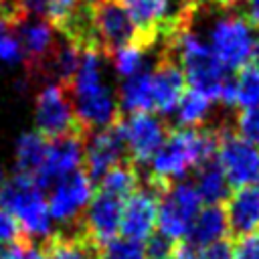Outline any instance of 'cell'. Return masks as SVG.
I'll use <instances>...</instances> for the list:
<instances>
[{
	"label": "cell",
	"instance_id": "cell-28",
	"mask_svg": "<svg viewBox=\"0 0 259 259\" xmlns=\"http://www.w3.org/2000/svg\"><path fill=\"white\" fill-rule=\"evenodd\" d=\"M235 132L243 140H247L251 144H259V105L243 107L241 111H237Z\"/></svg>",
	"mask_w": 259,
	"mask_h": 259
},
{
	"label": "cell",
	"instance_id": "cell-24",
	"mask_svg": "<svg viewBox=\"0 0 259 259\" xmlns=\"http://www.w3.org/2000/svg\"><path fill=\"white\" fill-rule=\"evenodd\" d=\"M172 259H235V241L219 239L210 245L196 247L186 241H178Z\"/></svg>",
	"mask_w": 259,
	"mask_h": 259
},
{
	"label": "cell",
	"instance_id": "cell-23",
	"mask_svg": "<svg viewBox=\"0 0 259 259\" xmlns=\"http://www.w3.org/2000/svg\"><path fill=\"white\" fill-rule=\"evenodd\" d=\"M210 105L212 101L206 99L204 95L196 93V91H186L178 105H176V121L184 127H200V125H206V119H208V113H210Z\"/></svg>",
	"mask_w": 259,
	"mask_h": 259
},
{
	"label": "cell",
	"instance_id": "cell-1",
	"mask_svg": "<svg viewBox=\"0 0 259 259\" xmlns=\"http://www.w3.org/2000/svg\"><path fill=\"white\" fill-rule=\"evenodd\" d=\"M217 125L170 130L164 144L148 162L150 172L144 184L152 186L162 194L172 182L182 178L188 170L212 158L217 154Z\"/></svg>",
	"mask_w": 259,
	"mask_h": 259
},
{
	"label": "cell",
	"instance_id": "cell-20",
	"mask_svg": "<svg viewBox=\"0 0 259 259\" xmlns=\"http://www.w3.org/2000/svg\"><path fill=\"white\" fill-rule=\"evenodd\" d=\"M194 170H196L194 188H196L200 200H204L208 204H221L223 200L229 198V182H227V176L217 160V154L212 158L204 160L202 164H198Z\"/></svg>",
	"mask_w": 259,
	"mask_h": 259
},
{
	"label": "cell",
	"instance_id": "cell-37",
	"mask_svg": "<svg viewBox=\"0 0 259 259\" xmlns=\"http://www.w3.org/2000/svg\"><path fill=\"white\" fill-rule=\"evenodd\" d=\"M2 186H4V170L0 168V188H2Z\"/></svg>",
	"mask_w": 259,
	"mask_h": 259
},
{
	"label": "cell",
	"instance_id": "cell-18",
	"mask_svg": "<svg viewBox=\"0 0 259 259\" xmlns=\"http://www.w3.org/2000/svg\"><path fill=\"white\" fill-rule=\"evenodd\" d=\"M227 231L229 225H227L225 208L221 204H208L198 210V214L188 227V233L184 235V241L196 247H204L223 239Z\"/></svg>",
	"mask_w": 259,
	"mask_h": 259
},
{
	"label": "cell",
	"instance_id": "cell-11",
	"mask_svg": "<svg viewBox=\"0 0 259 259\" xmlns=\"http://www.w3.org/2000/svg\"><path fill=\"white\" fill-rule=\"evenodd\" d=\"M121 130L125 136L130 160L138 168H142L164 144L170 125L166 123V119L154 117L150 113H130L127 117L121 115Z\"/></svg>",
	"mask_w": 259,
	"mask_h": 259
},
{
	"label": "cell",
	"instance_id": "cell-5",
	"mask_svg": "<svg viewBox=\"0 0 259 259\" xmlns=\"http://www.w3.org/2000/svg\"><path fill=\"white\" fill-rule=\"evenodd\" d=\"M257 36L253 34V26L239 14L221 16L210 30V51L217 61L227 69H243L253 55Z\"/></svg>",
	"mask_w": 259,
	"mask_h": 259
},
{
	"label": "cell",
	"instance_id": "cell-30",
	"mask_svg": "<svg viewBox=\"0 0 259 259\" xmlns=\"http://www.w3.org/2000/svg\"><path fill=\"white\" fill-rule=\"evenodd\" d=\"M0 59L8 63H14L20 59V47L14 34V26L4 18H0Z\"/></svg>",
	"mask_w": 259,
	"mask_h": 259
},
{
	"label": "cell",
	"instance_id": "cell-9",
	"mask_svg": "<svg viewBox=\"0 0 259 259\" xmlns=\"http://www.w3.org/2000/svg\"><path fill=\"white\" fill-rule=\"evenodd\" d=\"M127 146L125 136L121 130V119L109 127L97 130L87 136L85 150H83V162H85V174L95 184L109 168L127 162ZM132 162V160H130Z\"/></svg>",
	"mask_w": 259,
	"mask_h": 259
},
{
	"label": "cell",
	"instance_id": "cell-38",
	"mask_svg": "<svg viewBox=\"0 0 259 259\" xmlns=\"http://www.w3.org/2000/svg\"><path fill=\"white\" fill-rule=\"evenodd\" d=\"M99 0H85V4H89V6H93V4H97Z\"/></svg>",
	"mask_w": 259,
	"mask_h": 259
},
{
	"label": "cell",
	"instance_id": "cell-10",
	"mask_svg": "<svg viewBox=\"0 0 259 259\" xmlns=\"http://www.w3.org/2000/svg\"><path fill=\"white\" fill-rule=\"evenodd\" d=\"M14 34L20 47V59L24 61L26 77L34 81L45 59L57 45L59 32L42 16H22L14 24Z\"/></svg>",
	"mask_w": 259,
	"mask_h": 259
},
{
	"label": "cell",
	"instance_id": "cell-6",
	"mask_svg": "<svg viewBox=\"0 0 259 259\" xmlns=\"http://www.w3.org/2000/svg\"><path fill=\"white\" fill-rule=\"evenodd\" d=\"M200 196L192 182H172L158 202V233L178 243L188 233L190 223L200 210Z\"/></svg>",
	"mask_w": 259,
	"mask_h": 259
},
{
	"label": "cell",
	"instance_id": "cell-15",
	"mask_svg": "<svg viewBox=\"0 0 259 259\" xmlns=\"http://www.w3.org/2000/svg\"><path fill=\"white\" fill-rule=\"evenodd\" d=\"M158 202H160V192L142 182V186L136 188L123 202L121 221H119L121 235L132 241L148 239L158 221Z\"/></svg>",
	"mask_w": 259,
	"mask_h": 259
},
{
	"label": "cell",
	"instance_id": "cell-13",
	"mask_svg": "<svg viewBox=\"0 0 259 259\" xmlns=\"http://www.w3.org/2000/svg\"><path fill=\"white\" fill-rule=\"evenodd\" d=\"M85 132H73L55 140H49V150L45 156L42 166L34 174V182L40 190L53 186L67 174L79 170L83 162V150H85Z\"/></svg>",
	"mask_w": 259,
	"mask_h": 259
},
{
	"label": "cell",
	"instance_id": "cell-8",
	"mask_svg": "<svg viewBox=\"0 0 259 259\" xmlns=\"http://www.w3.org/2000/svg\"><path fill=\"white\" fill-rule=\"evenodd\" d=\"M91 22L97 51L103 57H109L113 51L134 42L136 38L134 22L117 0H99L93 4Z\"/></svg>",
	"mask_w": 259,
	"mask_h": 259
},
{
	"label": "cell",
	"instance_id": "cell-26",
	"mask_svg": "<svg viewBox=\"0 0 259 259\" xmlns=\"http://www.w3.org/2000/svg\"><path fill=\"white\" fill-rule=\"evenodd\" d=\"M148 53H150V51L142 49L140 45L130 42V45L119 47L117 51H113V53L107 57V61H111V65L115 67V71H117L121 77H132V75H136L138 71H142V69L148 67V65H146V55H148Z\"/></svg>",
	"mask_w": 259,
	"mask_h": 259
},
{
	"label": "cell",
	"instance_id": "cell-32",
	"mask_svg": "<svg viewBox=\"0 0 259 259\" xmlns=\"http://www.w3.org/2000/svg\"><path fill=\"white\" fill-rule=\"evenodd\" d=\"M235 259H259V233L235 241Z\"/></svg>",
	"mask_w": 259,
	"mask_h": 259
},
{
	"label": "cell",
	"instance_id": "cell-25",
	"mask_svg": "<svg viewBox=\"0 0 259 259\" xmlns=\"http://www.w3.org/2000/svg\"><path fill=\"white\" fill-rule=\"evenodd\" d=\"M235 81V99L241 107L259 105V67L247 63L239 73L233 77Z\"/></svg>",
	"mask_w": 259,
	"mask_h": 259
},
{
	"label": "cell",
	"instance_id": "cell-17",
	"mask_svg": "<svg viewBox=\"0 0 259 259\" xmlns=\"http://www.w3.org/2000/svg\"><path fill=\"white\" fill-rule=\"evenodd\" d=\"M231 239H243L259 231V188L243 186L229 194L225 204Z\"/></svg>",
	"mask_w": 259,
	"mask_h": 259
},
{
	"label": "cell",
	"instance_id": "cell-7",
	"mask_svg": "<svg viewBox=\"0 0 259 259\" xmlns=\"http://www.w3.org/2000/svg\"><path fill=\"white\" fill-rule=\"evenodd\" d=\"M36 132L55 140L73 132H83L75 119L69 89L59 83H45L36 93Z\"/></svg>",
	"mask_w": 259,
	"mask_h": 259
},
{
	"label": "cell",
	"instance_id": "cell-27",
	"mask_svg": "<svg viewBox=\"0 0 259 259\" xmlns=\"http://www.w3.org/2000/svg\"><path fill=\"white\" fill-rule=\"evenodd\" d=\"M99 259H148L144 245L140 241H132L125 237H115L105 243L99 251Z\"/></svg>",
	"mask_w": 259,
	"mask_h": 259
},
{
	"label": "cell",
	"instance_id": "cell-34",
	"mask_svg": "<svg viewBox=\"0 0 259 259\" xmlns=\"http://www.w3.org/2000/svg\"><path fill=\"white\" fill-rule=\"evenodd\" d=\"M243 18L253 26L259 28V0H243Z\"/></svg>",
	"mask_w": 259,
	"mask_h": 259
},
{
	"label": "cell",
	"instance_id": "cell-3",
	"mask_svg": "<svg viewBox=\"0 0 259 259\" xmlns=\"http://www.w3.org/2000/svg\"><path fill=\"white\" fill-rule=\"evenodd\" d=\"M0 206L18 221L22 233L32 243L34 237L42 241L53 233L49 204L42 190L30 176L14 174L8 182H4L0 188Z\"/></svg>",
	"mask_w": 259,
	"mask_h": 259
},
{
	"label": "cell",
	"instance_id": "cell-16",
	"mask_svg": "<svg viewBox=\"0 0 259 259\" xmlns=\"http://www.w3.org/2000/svg\"><path fill=\"white\" fill-rule=\"evenodd\" d=\"M123 202L125 198H119V196H113L101 190H97V194L91 196L85 212L81 214V225L87 237L95 245L103 247L105 243L115 239L119 231Z\"/></svg>",
	"mask_w": 259,
	"mask_h": 259
},
{
	"label": "cell",
	"instance_id": "cell-2",
	"mask_svg": "<svg viewBox=\"0 0 259 259\" xmlns=\"http://www.w3.org/2000/svg\"><path fill=\"white\" fill-rule=\"evenodd\" d=\"M172 47L176 51L180 67L186 73L190 89L210 101H219L221 91L231 75L217 61L210 47L192 30H184L182 34H178Z\"/></svg>",
	"mask_w": 259,
	"mask_h": 259
},
{
	"label": "cell",
	"instance_id": "cell-22",
	"mask_svg": "<svg viewBox=\"0 0 259 259\" xmlns=\"http://www.w3.org/2000/svg\"><path fill=\"white\" fill-rule=\"evenodd\" d=\"M140 180H142V172L134 162H121L113 168H109L99 180L97 186L101 192L119 196V198H127L136 188H140Z\"/></svg>",
	"mask_w": 259,
	"mask_h": 259
},
{
	"label": "cell",
	"instance_id": "cell-33",
	"mask_svg": "<svg viewBox=\"0 0 259 259\" xmlns=\"http://www.w3.org/2000/svg\"><path fill=\"white\" fill-rule=\"evenodd\" d=\"M53 0H18V6L24 16H42L47 18Z\"/></svg>",
	"mask_w": 259,
	"mask_h": 259
},
{
	"label": "cell",
	"instance_id": "cell-29",
	"mask_svg": "<svg viewBox=\"0 0 259 259\" xmlns=\"http://www.w3.org/2000/svg\"><path fill=\"white\" fill-rule=\"evenodd\" d=\"M22 241H30V239L22 233L18 221L0 206V247L22 243Z\"/></svg>",
	"mask_w": 259,
	"mask_h": 259
},
{
	"label": "cell",
	"instance_id": "cell-36",
	"mask_svg": "<svg viewBox=\"0 0 259 259\" xmlns=\"http://www.w3.org/2000/svg\"><path fill=\"white\" fill-rule=\"evenodd\" d=\"M24 259H47V255H45V253H42V251H40V249H38V247L32 243V245H30V249L26 251Z\"/></svg>",
	"mask_w": 259,
	"mask_h": 259
},
{
	"label": "cell",
	"instance_id": "cell-14",
	"mask_svg": "<svg viewBox=\"0 0 259 259\" xmlns=\"http://www.w3.org/2000/svg\"><path fill=\"white\" fill-rule=\"evenodd\" d=\"M184 95V73L176 51L172 47H158L156 65L152 71V99L154 109L172 113Z\"/></svg>",
	"mask_w": 259,
	"mask_h": 259
},
{
	"label": "cell",
	"instance_id": "cell-12",
	"mask_svg": "<svg viewBox=\"0 0 259 259\" xmlns=\"http://www.w3.org/2000/svg\"><path fill=\"white\" fill-rule=\"evenodd\" d=\"M93 196V182L85 174V170H75L53 184L49 196V214L61 227L73 225L85 212L89 200Z\"/></svg>",
	"mask_w": 259,
	"mask_h": 259
},
{
	"label": "cell",
	"instance_id": "cell-4",
	"mask_svg": "<svg viewBox=\"0 0 259 259\" xmlns=\"http://www.w3.org/2000/svg\"><path fill=\"white\" fill-rule=\"evenodd\" d=\"M217 160L227 176L229 186H257L259 188V148L243 140L227 119L217 123Z\"/></svg>",
	"mask_w": 259,
	"mask_h": 259
},
{
	"label": "cell",
	"instance_id": "cell-31",
	"mask_svg": "<svg viewBox=\"0 0 259 259\" xmlns=\"http://www.w3.org/2000/svg\"><path fill=\"white\" fill-rule=\"evenodd\" d=\"M174 247H176V243L172 239L164 237L162 233H154V235L148 237V241L144 245V251H146L148 259H172Z\"/></svg>",
	"mask_w": 259,
	"mask_h": 259
},
{
	"label": "cell",
	"instance_id": "cell-21",
	"mask_svg": "<svg viewBox=\"0 0 259 259\" xmlns=\"http://www.w3.org/2000/svg\"><path fill=\"white\" fill-rule=\"evenodd\" d=\"M49 150V140L38 134V132H26L18 138L16 142V152H14V164H16V174L30 176L38 172V168L45 162Z\"/></svg>",
	"mask_w": 259,
	"mask_h": 259
},
{
	"label": "cell",
	"instance_id": "cell-19",
	"mask_svg": "<svg viewBox=\"0 0 259 259\" xmlns=\"http://www.w3.org/2000/svg\"><path fill=\"white\" fill-rule=\"evenodd\" d=\"M119 109L121 113H148L154 109L152 99V71L146 67L132 77H125L119 89Z\"/></svg>",
	"mask_w": 259,
	"mask_h": 259
},
{
	"label": "cell",
	"instance_id": "cell-35",
	"mask_svg": "<svg viewBox=\"0 0 259 259\" xmlns=\"http://www.w3.org/2000/svg\"><path fill=\"white\" fill-rule=\"evenodd\" d=\"M204 2H206V6H217L221 10H231L237 4H241L243 0H204Z\"/></svg>",
	"mask_w": 259,
	"mask_h": 259
}]
</instances>
